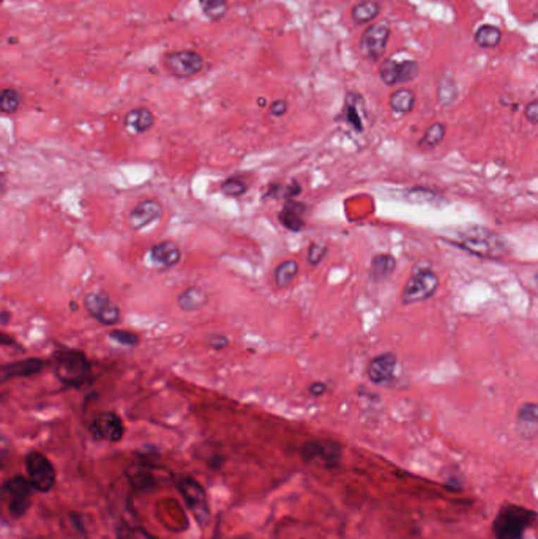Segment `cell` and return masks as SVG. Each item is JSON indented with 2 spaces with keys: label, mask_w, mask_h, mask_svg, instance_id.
Returning a JSON list of instances; mask_svg holds the SVG:
<instances>
[{
  "label": "cell",
  "mask_w": 538,
  "mask_h": 539,
  "mask_svg": "<svg viewBox=\"0 0 538 539\" xmlns=\"http://www.w3.org/2000/svg\"><path fill=\"white\" fill-rule=\"evenodd\" d=\"M178 488H181L185 502H187V507L191 511V514L195 516L196 521L201 525L207 523L210 512H209L207 497H205L202 485L196 483L195 479L183 478L178 481Z\"/></svg>",
  "instance_id": "10"
},
{
  "label": "cell",
  "mask_w": 538,
  "mask_h": 539,
  "mask_svg": "<svg viewBox=\"0 0 538 539\" xmlns=\"http://www.w3.org/2000/svg\"><path fill=\"white\" fill-rule=\"evenodd\" d=\"M109 337L114 339V341L121 345H128V347H135V345L139 344V336L136 335V333H131V331H122V330L112 331L109 333Z\"/></svg>",
  "instance_id": "36"
},
{
  "label": "cell",
  "mask_w": 538,
  "mask_h": 539,
  "mask_svg": "<svg viewBox=\"0 0 538 539\" xmlns=\"http://www.w3.org/2000/svg\"><path fill=\"white\" fill-rule=\"evenodd\" d=\"M10 312L8 311H6V309H4L2 311V316H0V321H2V325H4V327H5V325L6 323H8V321H10Z\"/></svg>",
  "instance_id": "41"
},
{
  "label": "cell",
  "mask_w": 538,
  "mask_h": 539,
  "mask_svg": "<svg viewBox=\"0 0 538 539\" xmlns=\"http://www.w3.org/2000/svg\"><path fill=\"white\" fill-rule=\"evenodd\" d=\"M163 65L177 79H190L204 68V57L196 51L183 49L164 54Z\"/></svg>",
  "instance_id": "6"
},
{
  "label": "cell",
  "mask_w": 538,
  "mask_h": 539,
  "mask_svg": "<svg viewBox=\"0 0 538 539\" xmlns=\"http://www.w3.org/2000/svg\"><path fill=\"white\" fill-rule=\"evenodd\" d=\"M389 104L396 116H408L414 111L415 93L410 89H398L390 95Z\"/></svg>",
  "instance_id": "22"
},
{
  "label": "cell",
  "mask_w": 538,
  "mask_h": 539,
  "mask_svg": "<svg viewBox=\"0 0 538 539\" xmlns=\"http://www.w3.org/2000/svg\"><path fill=\"white\" fill-rule=\"evenodd\" d=\"M209 345L215 350H223L229 345V339L223 335H214L209 337Z\"/></svg>",
  "instance_id": "39"
},
{
  "label": "cell",
  "mask_w": 538,
  "mask_h": 539,
  "mask_svg": "<svg viewBox=\"0 0 538 539\" xmlns=\"http://www.w3.org/2000/svg\"><path fill=\"white\" fill-rule=\"evenodd\" d=\"M418 73H420V66L415 60H404L400 62V78H398V84H408L417 79Z\"/></svg>",
  "instance_id": "33"
},
{
  "label": "cell",
  "mask_w": 538,
  "mask_h": 539,
  "mask_svg": "<svg viewBox=\"0 0 538 539\" xmlns=\"http://www.w3.org/2000/svg\"><path fill=\"white\" fill-rule=\"evenodd\" d=\"M439 285L441 279L434 270H431L429 267H415L403 289L401 303L415 304L427 302V299L436 295Z\"/></svg>",
  "instance_id": "4"
},
{
  "label": "cell",
  "mask_w": 538,
  "mask_h": 539,
  "mask_svg": "<svg viewBox=\"0 0 538 539\" xmlns=\"http://www.w3.org/2000/svg\"><path fill=\"white\" fill-rule=\"evenodd\" d=\"M379 76L385 85H396L400 78V63L395 58H387L381 65Z\"/></svg>",
  "instance_id": "31"
},
{
  "label": "cell",
  "mask_w": 538,
  "mask_h": 539,
  "mask_svg": "<svg viewBox=\"0 0 538 539\" xmlns=\"http://www.w3.org/2000/svg\"><path fill=\"white\" fill-rule=\"evenodd\" d=\"M150 257L152 261L158 264L163 268H172L181 262L182 251L178 248L176 242L166 240V242H159L150 248Z\"/></svg>",
  "instance_id": "16"
},
{
  "label": "cell",
  "mask_w": 538,
  "mask_h": 539,
  "mask_svg": "<svg viewBox=\"0 0 538 539\" xmlns=\"http://www.w3.org/2000/svg\"><path fill=\"white\" fill-rule=\"evenodd\" d=\"M84 308L92 318L106 327H112L121 322V309L106 292H90L85 295Z\"/></svg>",
  "instance_id": "8"
},
{
  "label": "cell",
  "mask_w": 538,
  "mask_h": 539,
  "mask_svg": "<svg viewBox=\"0 0 538 539\" xmlns=\"http://www.w3.org/2000/svg\"><path fill=\"white\" fill-rule=\"evenodd\" d=\"M204 15L212 21H220L228 11V0H199Z\"/></svg>",
  "instance_id": "29"
},
{
  "label": "cell",
  "mask_w": 538,
  "mask_h": 539,
  "mask_svg": "<svg viewBox=\"0 0 538 539\" xmlns=\"http://www.w3.org/2000/svg\"><path fill=\"white\" fill-rule=\"evenodd\" d=\"M21 93L15 89H4L0 93V111L4 114H15L21 106Z\"/></svg>",
  "instance_id": "30"
},
{
  "label": "cell",
  "mask_w": 538,
  "mask_h": 539,
  "mask_svg": "<svg viewBox=\"0 0 538 539\" xmlns=\"http://www.w3.org/2000/svg\"><path fill=\"white\" fill-rule=\"evenodd\" d=\"M458 244L478 257L499 259L508 252V243L502 235L482 225H469L456 234Z\"/></svg>",
  "instance_id": "1"
},
{
  "label": "cell",
  "mask_w": 538,
  "mask_h": 539,
  "mask_svg": "<svg viewBox=\"0 0 538 539\" xmlns=\"http://www.w3.org/2000/svg\"><path fill=\"white\" fill-rule=\"evenodd\" d=\"M445 135H447V128H445L444 123L436 122L433 125H429L428 128L424 130L420 142H418V147L423 150L436 149L437 145H439L445 139Z\"/></svg>",
  "instance_id": "26"
},
{
  "label": "cell",
  "mask_w": 538,
  "mask_h": 539,
  "mask_svg": "<svg viewBox=\"0 0 538 539\" xmlns=\"http://www.w3.org/2000/svg\"><path fill=\"white\" fill-rule=\"evenodd\" d=\"M535 519L537 514L534 511L518 504H507L497 512L494 519V536L496 539H524V533Z\"/></svg>",
  "instance_id": "2"
},
{
  "label": "cell",
  "mask_w": 538,
  "mask_h": 539,
  "mask_svg": "<svg viewBox=\"0 0 538 539\" xmlns=\"http://www.w3.org/2000/svg\"><path fill=\"white\" fill-rule=\"evenodd\" d=\"M343 117L357 132L363 131V118H365V103L363 98L355 92H349L344 101Z\"/></svg>",
  "instance_id": "17"
},
{
  "label": "cell",
  "mask_w": 538,
  "mask_h": 539,
  "mask_svg": "<svg viewBox=\"0 0 538 539\" xmlns=\"http://www.w3.org/2000/svg\"><path fill=\"white\" fill-rule=\"evenodd\" d=\"M327 252H329L327 244L313 243L308 249V264L311 265V267H317V265L324 261L325 256H327Z\"/></svg>",
  "instance_id": "35"
},
{
  "label": "cell",
  "mask_w": 538,
  "mask_h": 539,
  "mask_svg": "<svg viewBox=\"0 0 538 539\" xmlns=\"http://www.w3.org/2000/svg\"><path fill=\"white\" fill-rule=\"evenodd\" d=\"M398 357L393 352H385L368 363L367 376L374 385H389L395 378Z\"/></svg>",
  "instance_id": "13"
},
{
  "label": "cell",
  "mask_w": 538,
  "mask_h": 539,
  "mask_svg": "<svg viewBox=\"0 0 538 539\" xmlns=\"http://www.w3.org/2000/svg\"><path fill=\"white\" fill-rule=\"evenodd\" d=\"M163 216V205L155 199H145L128 213V225L133 230H142Z\"/></svg>",
  "instance_id": "14"
},
{
  "label": "cell",
  "mask_w": 538,
  "mask_h": 539,
  "mask_svg": "<svg viewBox=\"0 0 538 539\" xmlns=\"http://www.w3.org/2000/svg\"><path fill=\"white\" fill-rule=\"evenodd\" d=\"M44 366H46V361H43V359L39 358H27L16 363H10L2 368V382H6L8 378H13V377L33 376L42 371Z\"/></svg>",
  "instance_id": "18"
},
{
  "label": "cell",
  "mask_w": 538,
  "mask_h": 539,
  "mask_svg": "<svg viewBox=\"0 0 538 539\" xmlns=\"http://www.w3.org/2000/svg\"><path fill=\"white\" fill-rule=\"evenodd\" d=\"M474 39H475V44L478 46V48L494 49L501 43L502 32H501V29L494 27V25L484 24V25H482V27L477 29Z\"/></svg>",
  "instance_id": "25"
},
{
  "label": "cell",
  "mask_w": 538,
  "mask_h": 539,
  "mask_svg": "<svg viewBox=\"0 0 538 539\" xmlns=\"http://www.w3.org/2000/svg\"><path fill=\"white\" fill-rule=\"evenodd\" d=\"M534 284H535V289L538 290V273L534 276Z\"/></svg>",
  "instance_id": "42"
},
{
  "label": "cell",
  "mask_w": 538,
  "mask_h": 539,
  "mask_svg": "<svg viewBox=\"0 0 538 539\" xmlns=\"http://www.w3.org/2000/svg\"><path fill=\"white\" fill-rule=\"evenodd\" d=\"M406 199L414 204H431L437 201V194L427 188H412L406 191Z\"/></svg>",
  "instance_id": "34"
},
{
  "label": "cell",
  "mask_w": 538,
  "mask_h": 539,
  "mask_svg": "<svg viewBox=\"0 0 538 539\" xmlns=\"http://www.w3.org/2000/svg\"><path fill=\"white\" fill-rule=\"evenodd\" d=\"M125 128L130 130L136 135H142V132L149 131L155 123L154 112L147 108H136L127 112V116L123 118Z\"/></svg>",
  "instance_id": "19"
},
{
  "label": "cell",
  "mask_w": 538,
  "mask_h": 539,
  "mask_svg": "<svg viewBox=\"0 0 538 539\" xmlns=\"http://www.w3.org/2000/svg\"><path fill=\"white\" fill-rule=\"evenodd\" d=\"M297 273H298V264L295 261H292L291 259V261L281 262L275 268V275H274L276 287L280 289L288 287V285H291V283L295 279Z\"/></svg>",
  "instance_id": "27"
},
{
  "label": "cell",
  "mask_w": 538,
  "mask_h": 539,
  "mask_svg": "<svg viewBox=\"0 0 538 539\" xmlns=\"http://www.w3.org/2000/svg\"><path fill=\"white\" fill-rule=\"evenodd\" d=\"M390 24L387 21H379L369 24L360 38V52L365 58L376 62L379 60L385 49H387L390 39Z\"/></svg>",
  "instance_id": "9"
},
{
  "label": "cell",
  "mask_w": 538,
  "mask_h": 539,
  "mask_svg": "<svg viewBox=\"0 0 538 539\" xmlns=\"http://www.w3.org/2000/svg\"><path fill=\"white\" fill-rule=\"evenodd\" d=\"M89 430L98 440L118 442L123 437V423L114 411H104L89 424Z\"/></svg>",
  "instance_id": "11"
},
{
  "label": "cell",
  "mask_w": 538,
  "mask_h": 539,
  "mask_svg": "<svg viewBox=\"0 0 538 539\" xmlns=\"http://www.w3.org/2000/svg\"><path fill=\"white\" fill-rule=\"evenodd\" d=\"M524 117H526L529 123L538 125V99H534V101L526 104V108H524Z\"/></svg>",
  "instance_id": "37"
},
{
  "label": "cell",
  "mask_w": 538,
  "mask_h": 539,
  "mask_svg": "<svg viewBox=\"0 0 538 539\" xmlns=\"http://www.w3.org/2000/svg\"><path fill=\"white\" fill-rule=\"evenodd\" d=\"M288 101H284V99H275V101L270 104V114L274 117H283L286 112H288Z\"/></svg>",
  "instance_id": "38"
},
{
  "label": "cell",
  "mask_w": 538,
  "mask_h": 539,
  "mask_svg": "<svg viewBox=\"0 0 538 539\" xmlns=\"http://www.w3.org/2000/svg\"><path fill=\"white\" fill-rule=\"evenodd\" d=\"M381 15V4L377 0H362L358 2L350 11V16L354 23L362 25L373 23L374 19Z\"/></svg>",
  "instance_id": "23"
},
{
  "label": "cell",
  "mask_w": 538,
  "mask_h": 539,
  "mask_svg": "<svg viewBox=\"0 0 538 539\" xmlns=\"http://www.w3.org/2000/svg\"><path fill=\"white\" fill-rule=\"evenodd\" d=\"M209 303V297L205 294V290L199 285H190L188 289H185L181 295L177 297L178 308L185 312H196L205 308Z\"/></svg>",
  "instance_id": "20"
},
{
  "label": "cell",
  "mask_w": 538,
  "mask_h": 539,
  "mask_svg": "<svg viewBox=\"0 0 538 539\" xmlns=\"http://www.w3.org/2000/svg\"><path fill=\"white\" fill-rule=\"evenodd\" d=\"M305 205L291 202L286 205V207L280 211V221L283 223L284 228H288L289 230L298 232L303 225H305V219H303V209Z\"/></svg>",
  "instance_id": "24"
},
{
  "label": "cell",
  "mask_w": 538,
  "mask_h": 539,
  "mask_svg": "<svg viewBox=\"0 0 538 539\" xmlns=\"http://www.w3.org/2000/svg\"><path fill=\"white\" fill-rule=\"evenodd\" d=\"M32 489L33 485L30 484L29 478H24L21 475L4 483V500L6 502V507H8L11 517H21L24 512L29 509Z\"/></svg>",
  "instance_id": "7"
},
{
  "label": "cell",
  "mask_w": 538,
  "mask_h": 539,
  "mask_svg": "<svg viewBox=\"0 0 538 539\" xmlns=\"http://www.w3.org/2000/svg\"><path fill=\"white\" fill-rule=\"evenodd\" d=\"M516 432L522 440H532L538 435V404H522L516 415Z\"/></svg>",
  "instance_id": "15"
},
{
  "label": "cell",
  "mask_w": 538,
  "mask_h": 539,
  "mask_svg": "<svg viewBox=\"0 0 538 539\" xmlns=\"http://www.w3.org/2000/svg\"><path fill=\"white\" fill-rule=\"evenodd\" d=\"M308 391H310L311 396L319 397V396H322L325 391H327V387H325V383H322V382H314L313 385H311Z\"/></svg>",
  "instance_id": "40"
},
{
  "label": "cell",
  "mask_w": 538,
  "mask_h": 539,
  "mask_svg": "<svg viewBox=\"0 0 538 539\" xmlns=\"http://www.w3.org/2000/svg\"><path fill=\"white\" fill-rule=\"evenodd\" d=\"M25 470L33 489L38 492H49L56 484V469L44 454L32 451L25 457Z\"/></svg>",
  "instance_id": "5"
},
{
  "label": "cell",
  "mask_w": 538,
  "mask_h": 539,
  "mask_svg": "<svg viewBox=\"0 0 538 539\" xmlns=\"http://www.w3.org/2000/svg\"><path fill=\"white\" fill-rule=\"evenodd\" d=\"M248 190V185L245 183V180L240 177H229L226 178L221 183V192L224 196L229 197H238L243 196Z\"/></svg>",
  "instance_id": "32"
},
{
  "label": "cell",
  "mask_w": 538,
  "mask_h": 539,
  "mask_svg": "<svg viewBox=\"0 0 538 539\" xmlns=\"http://www.w3.org/2000/svg\"><path fill=\"white\" fill-rule=\"evenodd\" d=\"M458 98V85L455 79L451 76H444L439 85H437V99L442 106H450L456 101Z\"/></svg>",
  "instance_id": "28"
},
{
  "label": "cell",
  "mask_w": 538,
  "mask_h": 539,
  "mask_svg": "<svg viewBox=\"0 0 538 539\" xmlns=\"http://www.w3.org/2000/svg\"><path fill=\"white\" fill-rule=\"evenodd\" d=\"M307 461H319L325 467H336L341 459V447L331 440H313L302 448Z\"/></svg>",
  "instance_id": "12"
},
{
  "label": "cell",
  "mask_w": 538,
  "mask_h": 539,
  "mask_svg": "<svg viewBox=\"0 0 538 539\" xmlns=\"http://www.w3.org/2000/svg\"><path fill=\"white\" fill-rule=\"evenodd\" d=\"M56 376L65 385L79 387L87 382L90 376V363L82 352L73 349H62L54 355Z\"/></svg>",
  "instance_id": "3"
},
{
  "label": "cell",
  "mask_w": 538,
  "mask_h": 539,
  "mask_svg": "<svg viewBox=\"0 0 538 539\" xmlns=\"http://www.w3.org/2000/svg\"><path fill=\"white\" fill-rule=\"evenodd\" d=\"M396 268V259L391 254H376L371 259L369 278L373 283H382L389 279Z\"/></svg>",
  "instance_id": "21"
}]
</instances>
